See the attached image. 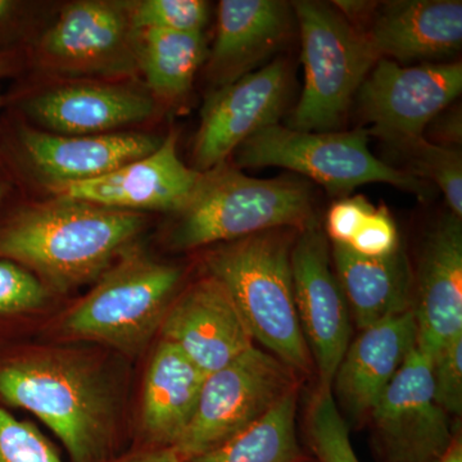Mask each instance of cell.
Returning a JSON list of instances; mask_svg holds the SVG:
<instances>
[{"label": "cell", "instance_id": "52a82bcc", "mask_svg": "<svg viewBox=\"0 0 462 462\" xmlns=\"http://www.w3.org/2000/svg\"><path fill=\"white\" fill-rule=\"evenodd\" d=\"M234 153L240 169L284 167L309 176L336 196L369 182L393 185L419 199L430 190L427 182L374 156L366 130L309 133L273 124L249 136Z\"/></svg>", "mask_w": 462, "mask_h": 462}, {"label": "cell", "instance_id": "f35d334b", "mask_svg": "<svg viewBox=\"0 0 462 462\" xmlns=\"http://www.w3.org/2000/svg\"><path fill=\"white\" fill-rule=\"evenodd\" d=\"M14 9V3L9 0H0V23L5 20Z\"/></svg>", "mask_w": 462, "mask_h": 462}, {"label": "cell", "instance_id": "9a60e30c", "mask_svg": "<svg viewBox=\"0 0 462 462\" xmlns=\"http://www.w3.org/2000/svg\"><path fill=\"white\" fill-rule=\"evenodd\" d=\"M416 348L430 358L462 334V225L446 215L422 249L413 296Z\"/></svg>", "mask_w": 462, "mask_h": 462}, {"label": "cell", "instance_id": "2e32d148", "mask_svg": "<svg viewBox=\"0 0 462 462\" xmlns=\"http://www.w3.org/2000/svg\"><path fill=\"white\" fill-rule=\"evenodd\" d=\"M418 327L412 310L361 330L351 340L331 392L352 418L370 415L383 392L416 346Z\"/></svg>", "mask_w": 462, "mask_h": 462}, {"label": "cell", "instance_id": "e575fe53", "mask_svg": "<svg viewBox=\"0 0 462 462\" xmlns=\"http://www.w3.org/2000/svg\"><path fill=\"white\" fill-rule=\"evenodd\" d=\"M111 462H182L180 456L172 447L162 448H136L129 454L117 456Z\"/></svg>", "mask_w": 462, "mask_h": 462}, {"label": "cell", "instance_id": "ba28073f", "mask_svg": "<svg viewBox=\"0 0 462 462\" xmlns=\"http://www.w3.org/2000/svg\"><path fill=\"white\" fill-rule=\"evenodd\" d=\"M297 388L296 372L254 346L206 376L196 412L172 447L182 461L247 430Z\"/></svg>", "mask_w": 462, "mask_h": 462}, {"label": "cell", "instance_id": "74e56055", "mask_svg": "<svg viewBox=\"0 0 462 462\" xmlns=\"http://www.w3.org/2000/svg\"><path fill=\"white\" fill-rule=\"evenodd\" d=\"M14 69V57L5 51H0V79L11 75Z\"/></svg>", "mask_w": 462, "mask_h": 462}, {"label": "cell", "instance_id": "5bb4252c", "mask_svg": "<svg viewBox=\"0 0 462 462\" xmlns=\"http://www.w3.org/2000/svg\"><path fill=\"white\" fill-rule=\"evenodd\" d=\"M178 136L170 134L151 154L94 180L58 188L60 197L125 211L181 212L199 187L202 172L178 156Z\"/></svg>", "mask_w": 462, "mask_h": 462}, {"label": "cell", "instance_id": "8fae6325", "mask_svg": "<svg viewBox=\"0 0 462 462\" xmlns=\"http://www.w3.org/2000/svg\"><path fill=\"white\" fill-rule=\"evenodd\" d=\"M294 300L300 328L314 357L320 388L331 389L352 338L351 312L330 266L324 233L306 227L291 252Z\"/></svg>", "mask_w": 462, "mask_h": 462}, {"label": "cell", "instance_id": "9c48e42d", "mask_svg": "<svg viewBox=\"0 0 462 462\" xmlns=\"http://www.w3.org/2000/svg\"><path fill=\"white\" fill-rule=\"evenodd\" d=\"M461 91V63L401 67L380 58L357 93L370 133L400 149L424 138L428 125Z\"/></svg>", "mask_w": 462, "mask_h": 462}, {"label": "cell", "instance_id": "d6a6232c", "mask_svg": "<svg viewBox=\"0 0 462 462\" xmlns=\"http://www.w3.org/2000/svg\"><path fill=\"white\" fill-rule=\"evenodd\" d=\"M375 208L363 196L340 199L330 207L327 230L333 245H348L365 218Z\"/></svg>", "mask_w": 462, "mask_h": 462}, {"label": "cell", "instance_id": "60d3db41", "mask_svg": "<svg viewBox=\"0 0 462 462\" xmlns=\"http://www.w3.org/2000/svg\"><path fill=\"white\" fill-rule=\"evenodd\" d=\"M3 106V96L2 93H0V107Z\"/></svg>", "mask_w": 462, "mask_h": 462}, {"label": "cell", "instance_id": "4dcf8cb0", "mask_svg": "<svg viewBox=\"0 0 462 462\" xmlns=\"http://www.w3.org/2000/svg\"><path fill=\"white\" fill-rule=\"evenodd\" d=\"M434 397L448 415L462 411V334L447 342L431 358Z\"/></svg>", "mask_w": 462, "mask_h": 462}, {"label": "cell", "instance_id": "ffe728a7", "mask_svg": "<svg viewBox=\"0 0 462 462\" xmlns=\"http://www.w3.org/2000/svg\"><path fill=\"white\" fill-rule=\"evenodd\" d=\"M291 14L278 0H223L208 71L223 87L249 74L287 39Z\"/></svg>", "mask_w": 462, "mask_h": 462}, {"label": "cell", "instance_id": "6da1fadb", "mask_svg": "<svg viewBox=\"0 0 462 462\" xmlns=\"http://www.w3.org/2000/svg\"><path fill=\"white\" fill-rule=\"evenodd\" d=\"M144 221L141 212L60 197L27 207L0 227V258L65 293L98 281L133 247Z\"/></svg>", "mask_w": 462, "mask_h": 462}, {"label": "cell", "instance_id": "484cf974", "mask_svg": "<svg viewBox=\"0 0 462 462\" xmlns=\"http://www.w3.org/2000/svg\"><path fill=\"white\" fill-rule=\"evenodd\" d=\"M409 161L411 175L436 182L451 214L462 216V157L457 148L442 147L424 138L397 149Z\"/></svg>", "mask_w": 462, "mask_h": 462}, {"label": "cell", "instance_id": "e0dca14e", "mask_svg": "<svg viewBox=\"0 0 462 462\" xmlns=\"http://www.w3.org/2000/svg\"><path fill=\"white\" fill-rule=\"evenodd\" d=\"M20 142L32 166L58 189L141 160L156 151L162 139L130 133L66 136L23 127Z\"/></svg>", "mask_w": 462, "mask_h": 462}, {"label": "cell", "instance_id": "b9f144b4", "mask_svg": "<svg viewBox=\"0 0 462 462\" xmlns=\"http://www.w3.org/2000/svg\"><path fill=\"white\" fill-rule=\"evenodd\" d=\"M300 462H311V461H300Z\"/></svg>", "mask_w": 462, "mask_h": 462}, {"label": "cell", "instance_id": "30bf717a", "mask_svg": "<svg viewBox=\"0 0 462 462\" xmlns=\"http://www.w3.org/2000/svg\"><path fill=\"white\" fill-rule=\"evenodd\" d=\"M369 416L385 462H439L455 440L434 397L431 358L416 346Z\"/></svg>", "mask_w": 462, "mask_h": 462}, {"label": "cell", "instance_id": "3957f363", "mask_svg": "<svg viewBox=\"0 0 462 462\" xmlns=\"http://www.w3.org/2000/svg\"><path fill=\"white\" fill-rule=\"evenodd\" d=\"M282 229L223 243L206 258L208 273L229 291L252 338L294 372H309L294 300L291 243Z\"/></svg>", "mask_w": 462, "mask_h": 462}, {"label": "cell", "instance_id": "4316f807", "mask_svg": "<svg viewBox=\"0 0 462 462\" xmlns=\"http://www.w3.org/2000/svg\"><path fill=\"white\" fill-rule=\"evenodd\" d=\"M307 431L316 462H360L331 389L316 392L307 416Z\"/></svg>", "mask_w": 462, "mask_h": 462}, {"label": "cell", "instance_id": "277c9868", "mask_svg": "<svg viewBox=\"0 0 462 462\" xmlns=\"http://www.w3.org/2000/svg\"><path fill=\"white\" fill-rule=\"evenodd\" d=\"M172 245L194 249L263 231L305 230L314 223V200L306 182L261 180L226 162L202 172L199 187L179 212Z\"/></svg>", "mask_w": 462, "mask_h": 462}, {"label": "cell", "instance_id": "83f0119b", "mask_svg": "<svg viewBox=\"0 0 462 462\" xmlns=\"http://www.w3.org/2000/svg\"><path fill=\"white\" fill-rule=\"evenodd\" d=\"M134 32L157 29L178 32H202L208 20L203 0H143L129 7Z\"/></svg>", "mask_w": 462, "mask_h": 462}, {"label": "cell", "instance_id": "ac0fdd59", "mask_svg": "<svg viewBox=\"0 0 462 462\" xmlns=\"http://www.w3.org/2000/svg\"><path fill=\"white\" fill-rule=\"evenodd\" d=\"M379 58L400 62L436 60L460 50V0L387 2L364 32Z\"/></svg>", "mask_w": 462, "mask_h": 462}, {"label": "cell", "instance_id": "8d00e7d4", "mask_svg": "<svg viewBox=\"0 0 462 462\" xmlns=\"http://www.w3.org/2000/svg\"><path fill=\"white\" fill-rule=\"evenodd\" d=\"M439 462H462V446L460 440H454L447 454Z\"/></svg>", "mask_w": 462, "mask_h": 462}, {"label": "cell", "instance_id": "d590c367", "mask_svg": "<svg viewBox=\"0 0 462 462\" xmlns=\"http://www.w3.org/2000/svg\"><path fill=\"white\" fill-rule=\"evenodd\" d=\"M334 8L342 14L343 17L354 26L355 23L365 21V18H369L374 9L376 8V3L374 2H348V0H342V2L333 3Z\"/></svg>", "mask_w": 462, "mask_h": 462}, {"label": "cell", "instance_id": "1f68e13d", "mask_svg": "<svg viewBox=\"0 0 462 462\" xmlns=\"http://www.w3.org/2000/svg\"><path fill=\"white\" fill-rule=\"evenodd\" d=\"M345 247L364 257H384L398 249V233L385 208H374Z\"/></svg>", "mask_w": 462, "mask_h": 462}, {"label": "cell", "instance_id": "f546056e", "mask_svg": "<svg viewBox=\"0 0 462 462\" xmlns=\"http://www.w3.org/2000/svg\"><path fill=\"white\" fill-rule=\"evenodd\" d=\"M47 296L35 273L14 261L0 260V315L32 311L44 305Z\"/></svg>", "mask_w": 462, "mask_h": 462}, {"label": "cell", "instance_id": "836d02e7", "mask_svg": "<svg viewBox=\"0 0 462 462\" xmlns=\"http://www.w3.org/2000/svg\"><path fill=\"white\" fill-rule=\"evenodd\" d=\"M430 143L442 147L455 148L461 143V111L460 109H452L447 112V109L437 116L430 125Z\"/></svg>", "mask_w": 462, "mask_h": 462}, {"label": "cell", "instance_id": "8992f818", "mask_svg": "<svg viewBox=\"0 0 462 462\" xmlns=\"http://www.w3.org/2000/svg\"><path fill=\"white\" fill-rule=\"evenodd\" d=\"M302 42L305 87L291 129L333 132L380 58L360 30L334 7L312 0L293 3Z\"/></svg>", "mask_w": 462, "mask_h": 462}, {"label": "cell", "instance_id": "cb8c5ba5", "mask_svg": "<svg viewBox=\"0 0 462 462\" xmlns=\"http://www.w3.org/2000/svg\"><path fill=\"white\" fill-rule=\"evenodd\" d=\"M298 389L247 430L182 462H300L297 439Z\"/></svg>", "mask_w": 462, "mask_h": 462}, {"label": "cell", "instance_id": "d6986e66", "mask_svg": "<svg viewBox=\"0 0 462 462\" xmlns=\"http://www.w3.org/2000/svg\"><path fill=\"white\" fill-rule=\"evenodd\" d=\"M27 114L57 135L107 134L153 115L154 103L141 91L102 84H74L26 103Z\"/></svg>", "mask_w": 462, "mask_h": 462}, {"label": "cell", "instance_id": "7402d4cb", "mask_svg": "<svg viewBox=\"0 0 462 462\" xmlns=\"http://www.w3.org/2000/svg\"><path fill=\"white\" fill-rule=\"evenodd\" d=\"M333 260L357 329L412 310L411 267L400 248L389 256L364 257L345 245H333Z\"/></svg>", "mask_w": 462, "mask_h": 462}, {"label": "cell", "instance_id": "5b68a950", "mask_svg": "<svg viewBox=\"0 0 462 462\" xmlns=\"http://www.w3.org/2000/svg\"><path fill=\"white\" fill-rule=\"evenodd\" d=\"M180 278L178 267L158 263L133 245L67 312L63 330L75 339L135 354L160 329Z\"/></svg>", "mask_w": 462, "mask_h": 462}, {"label": "cell", "instance_id": "7a4b0ae2", "mask_svg": "<svg viewBox=\"0 0 462 462\" xmlns=\"http://www.w3.org/2000/svg\"><path fill=\"white\" fill-rule=\"evenodd\" d=\"M0 398L41 419L71 462H111L117 447L114 389L75 352L35 349L0 360Z\"/></svg>", "mask_w": 462, "mask_h": 462}, {"label": "cell", "instance_id": "7c38bea8", "mask_svg": "<svg viewBox=\"0 0 462 462\" xmlns=\"http://www.w3.org/2000/svg\"><path fill=\"white\" fill-rule=\"evenodd\" d=\"M287 94L288 71L281 60L212 91L194 141V170L206 172L226 162L249 136L278 124Z\"/></svg>", "mask_w": 462, "mask_h": 462}, {"label": "cell", "instance_id": "d4e9b609", "mask_svg": "<svg viewBox=\"0 0 462 462\" xmlns=\"http://www.w3.org/2000/svg\"><path fill=\"white\" fill-rule=\"evenodd\" d=\"M136 35L139 60L149 88L163 98L185 96L206 58L203 33L148 29Z\"/></svg>", "mask_w": 462, "mask_h": 462}, {"label": "cell", "instance_id": "44dd1931", "mask_svg": "<svg viewBox=\"0 0 462 462\" xmlns=\"http://www.w3.org/2000/svg\"><path fill=\"white\" fill-rule=\"evenodd\" d=\"M206 376L180 349L161 339L145 374L141 448L175 446L196 412Z\"/></svg>", "mask_w": 462, "mask_h": 462}, {"label": "cell", "instance_id": "f1b7e54d", "mask_svg": "<svg viewBox=\"0 0 462 462\" xmlns=\"http://www.w3.org/2000/svg\"><path fill=\"white\" fill-rule=\"evenodd\" d=\"M0 462H65L32 422L18 420L0 406Z\"/></svg>", "mask_w": 462, "mask_h": 462}, {"label": "cell", "instance_id": "603a6c76", "mask_svg": "<svg viewBox=\"0 0 462 462\" xmlns=\"http://www.w3.org/2000/svg\"><path fill=\"white\" fill-rule=\"evenodd\" d=\"M132 32L129 7L84 0L63 9L42 48L65 69H99L127 47Z\"/></svg>", "mask_w": 462, "mask_h": 462}, {"label": "cell", "instance_id": "ab89813d", "mask_svg": "<svg viewBox=\"0 0 462 462\" xmlns=\"http://www.w3.org/2000/svg\"><path fill=\"white\" fill-rule=\"evenodd\" d=\"M5 193H7V185L5 182L0 181V203L5 199Z\"/></svg>", "mask_w": 462, "mask_h": 462}, {"label": "cell", "instance_id": "4fadbf2b", "mask_svg": "<svg viewBox=\"0 0 462 462\" xmlns=\"http://www.w3.org/2000/svg\"><path fill=\"white\" fill-rule=\"evenodd\" d=\"M160 331L206 375L254 346L229 291L209 273L172 300Z\"/></svg>", "mask_w": 462, "mask_h": 462}]
</instances>
